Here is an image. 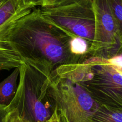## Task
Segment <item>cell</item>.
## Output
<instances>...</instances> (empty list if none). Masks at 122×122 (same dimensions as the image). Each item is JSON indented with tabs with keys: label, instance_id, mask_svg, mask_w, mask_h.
<instances>
[{
	"label": "cell",
	"instance_id": "17",
	"mask_svg": "<svg viewBox=\"0 0 122 122\" xmlns=\"http://www.w3.org/2000/svg\"><path fill=\"white\" fill-rule=\"evenodd\" d=\"M45 122H60L58 112H57V108L56 111L55 112V113L53 114L52 117Z\"/></svg>",
	"mask_w": 122,
	"mask_h": 122
},
{
	"label": "cell",
	"instance_id": "1",
	"mask_svg": "<svg viewBox=\"0 0 122 122\" xmlns=\"http://www.w3.org/2000/svg\"><path fill=\"white\" fill-rule=\"evenodd\" d=\"M4 25L24 62L51 74L60 66L77 64L87 56L72 54L70 42L76 36L44 18L39 9L25 8Z\"/></svg>",
	"mask_w": 122,
	"mask_h": 122
},
{
	"label": "cell",
	"instance_id": "5",
	"mask_svg": "<svg viewBox=\"0 0 122 122\" xmlns=\"http://www.w3.org/2000/svg\"><path fill=\"white\" fill-rule=\"evenodd\" d=\"M57 93V109L68 122H93V116L100 105L81 85L53 73Z\"/></svg>",
	"mask_w": 122,
	"mask_h": 122
},
{
	"label": "cell",
	"instance_id": "15",
	"mask_svg": "<svg viewBox=\"0 0 122 122\" xmlns=\"http://www.w3.org/2000/svg\"><path fill=\"white\" fill-rule=\"evenodd\" d=\"M62 0H44L43 5L40 7H53L61 5Z\"/></svg>",
	"mask_w": 122,
	"mask_h": 122
},
{
	"label": "cell",
	"instance_id": "14",
	"mask_svg": "<svg viewBox=\"0 0 122 122\" xmlns=\"http://www.w3.org/2000/svg\"><path fill=\"white\" fill-rule=\"evenodd\" d=\"M107 60L112 66L122 72V57L119 56H116Z\"/></svg>",
	"mask_w": 122,
	"mask_h": 122
},
{
	"label": "cell",
	"instance_id": "7",
	"mask_svg": "<svg viewBox=\"0 0 122 122\" xmlns=\"http://www.w3.org/2000/svg\"><path fill=\"white\" fill-rule=\"evenodd\" d=\"M19 68H16L11 74L0 83V106L8 107L13 100L19 81Z\"/></svg>",
	"mask_w": 122,
	"mask_h": 122
},
{
	"label": "cell",
	"instance_id": "12",
	"mask_svg": "<svg viewBox=\"0 0 122 122\" xmlns=\"http://www.w3.org/2000/svg\"><path fill=\"white\" fill-rule=\"evenodd\" d=\"M6 122H28L21 118L17 112L14 110L9 111V114L7 116Z\"/></svg>",
	"mask_w": 122,
	"mask_h": 122
},
{
	"label": "cell",
	"instance_id": "9",
	"mask_svg": "<svg viewBox=\"0 0 122 122\" xmlns=\"http://www.w3.org/2000/svg\"><path fill=\"white\" fill-rule=\"evenodd\" d=\"M26 7L22 4L20 0H7L0 7V25L17 12Z\"/></svg>",
	"mask_w": 122,
	"mask_h": 122
},
{
	"label": "cell",
	"instance_id": "4",
	"mask_svg": "<svg viewBox=\"0 0 122 122\" xmlns=\"http://www.w3.org/2000/svg\"><path fill=\"white\" fill-rule=\"evenodd\" d=\"M38 9L45 19L86 40L89 46V56H95L98 46V28L93 0H78L59 6Z\"/></svg>",
	"mask_w": 122,
	"mask_h": 122
},
{
	"label": "cell",
	"instance_id": "10",
	"mask_svg": "<svg viewBox=\"0 0 122 122\" xmlns=\"http://www.w3.org/2000/svg\"><path fill=\"white\" fill-rule=\"evenodd\" d=\"M70 49L72 53L75 55L78 56H89V44L86 40L81 37L76 36L71 39Z\"/></svg>",
	"mask_w": 122,
	"mask_h": 122
},
{
	"label": "cell",
	"instance_id": "19",
	"mask_svg": "<svg viewBox=\"0 0 122 122\" xmlns=\"http://www.w3.org/2000/svg\"><path fill=\"white\" fill-rule=\"evenodd\" d=\"M7 0H0V7L7 1Z\"/></svg>",
	"mask_w": 122,
	"mask_h": 122
},
{
	"label": "cell",
	"instance_id": "2",
	"mask_svg": "<svg viewBox=\"0 0 122 122\" xmlns=\"http://www.w3.org/2000/svg\"><path fill=\"white\" fill-rule=\"evenodd\" d=\"M19 70L18 88L7 108L28 122H46L57 108L53 74L27 62H23Z\"/></svg>",
	"mask_w": 122,
	"mask_h": 122
},
{
	"label": "cell",
	"instance_id": "13",
	"mask_svg": "<svg viewBox=\"0 0 122 122\" xmlns=\"http://www.w3.org/2000/svg\"><path fill=\"white\" fill-rule=\"evenodd\" d=\"M20 1L24 6L30 8L42 7L44 3V0H20Z\"/></svg>",
	"mask_w": 122,
	"mask_h": 122
},
{
	"label": "cell",
	"instance_id": "3",
	"mask_svg": "<svg viewBox=\"0 0 122 122\" xmlns=\"http://www.w3.org/2000/svg\"><path fill=\"white\" fill-rule=\"evenodd\" d=\"M54 74L78 83L100 105L122 109V72L107 59L88 56L77 64L60 66Z\"/></svg>",
	"mask_w": 122,
	"mask_h": 122
},
{
	"label": "cell",
	"instance_id": "18",
	"mask_svg": "<svg viewBox=\"0 0 122 122\" xmlns=\"http://www.w3.org/2000/svg\"><path fill=\"white\" fill-rule=\"evenodd\" d=\"M57 112H58L60 122H68L67 119H66V117H65V116L64 114V113H63L61 110L57 109Z\"/></svg>",
	"mask_w": 122,
	"mask_h": 122
},
{
	"label": "cell",
	"instance_id": "6",
	"mask_svg": "<svg viewBox=\"0 0 122 122\" xmlns=\"http://www.w3.org/2000/svg\"><path fill=\"white\" fill-rule=\"evenodd\" d=\"M98 28V46L94 56L109 59L122 50V38L107 0H93Z\"/></svg>",
	"mask_w": 122,
	"mask_h": 122
},
{
	"label": "cell",
	"instance_id": "8",
	"mask_svg": "<svg viewBox=\"0 0 122 122\" xmlns=\"http://www.w3.org/2000/svg\"><path fill=\"white\" fill-rule=\"evenodd\" d=\"M92 119L93 122H122V109L100 105Z\"/></svg>",
	"mask_w": 122,
	"mask_h": 122
},
{
	"label": "cell",
	"instance_id": "11",
	"mask_svg": "<svg viewBox=\"0 0 122 122\" xmlns=\"http://www.w3.org/2000/svg\"><path fill=\"white\" fill-rule=\"evenodd\" d=\"M122 38V0H107Z\"/></svg>",
	"mask_w": 122,
	"mask_h": 122
},
{
	"label": "cell",
	"instance_id": "16",
	"mask_svg": "<svg viewBox=\"0 0 122 122\" xmlns=\"http://www.w3.org/2000/svg\"><path fill=\"white\" fill-rule=\"evenodd\" d=\"M9 112L7 107L0 106V122H6L7 116Z\"/></svg>",
	"mask_w": 122,
	"mask_h": 122
}]
</instances>
